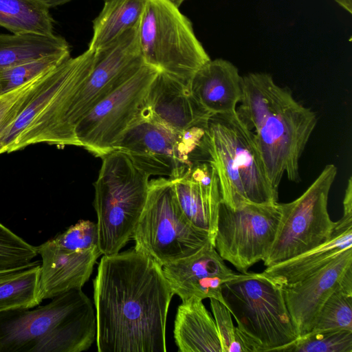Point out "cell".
Listing matches in <instances>:
<instances>
[{
	"instance_id": "14",
	"label": "cell",
	"mask_w": 352,
	"mask_h": 352,
	"mask_svg": "<svg viewBox=\"0 0 352 352\" xmlns=\"http://www.w3.org/2000/svg\"><path fill=\"white\" fill-rule=\"evenodd\" d=\"M352 272V247L320 270L282 286L285 302L298 336L310 331L322 305Z\"/></svg>"
},
{
	"instance_id": "28",
	"label": "cell",
	"mask_w": 352,
	"mask_h": 352,
	"mask_svg": "<svg viewBox=\"0 0 352 352\" xmlns=\"http://www.w3.org/2000/svg\"><path fill=\"white\" fill-rule=\"evenodd\" d=\"M278 352H352V331L346 329L311 330Z\"/></svg>"
},
{
	"instance_id": "17",
	"label": "cell",
	"mask_w": 352,
	"mask_h": 352,
	"mask_svg": "<svg viewBox=\"0 0 352 352\" xmlns=\"http://www.w3.org/2000/svg\"><path fill=\"white\" fill-rule=\"evenodd\" d=\"M172 182L184 216L194 227L208 232L214 241L221 196L213 166L209 162L197 163Z\"/></svg>"
},
{
	"instance_id": "21",
	"label": "cell",
	"mask_w": 352,
	"mask_h": 352,
	"mask_svg": "<svg viewBox=\"0 0 352 352\" xmlns=\"http://www.w3.org/2000/svg\"><path fill=\"white\" fill-rule=\"evenodd\" d=\"M202 300L192 297L177 308L173 333L179 352H222L215 321Z\"/></svg>"
},
{
	"instance_id": "12",
	"label": "cell",
	"mask_w": 352,
	"mask_h": 352,
	"mask_svg": "<svg viewBox=\"0 0 352 352\" xmlns=\"http://www.w3.org/2000/svg\"><path fill=\"white\" fill-rule=\"evenodd\" d=\"M158 72L145 64L90 111L75 128L77 146L100 157L114 151L123 135L146 118V94Z\"/></svg>"
},
{
	"instance_id": "4",
	"label": "cell",
	"mask_w": 352,
	"mask_h": 352,
	"mask_svg": "<svg viewBox=\"0 0 352 352\" xmlns=\"http://www.w3.org/2000/svg\"><path fill=\"white\" fill-rule=\"evenodd\" d=\"M93 303L81 289L30 309L0 313V352H81L96 338Z\"/></svg>"
},
{
	"instance_id": "18",
	"label": "cell",
	"mask_w": 352,
	"mask_h": 352,
	"mask_svg": "<svg viewBox=\"0 0 352 352\" xmlns=\"http://www.w3.org/2000/svg\"><path fill=\"white\" fill-rule=\"evenodd\" d=\"M37 250L41 257L39 291L42 301L69 290L81 289L102 254L98 246L84 251L66 252L43 243Z\"/></svg>"
},
{
	"instance_id": "9",
	"label": "cell",
	"mask_w": 352,
	"mask_h": 352,
	"mask_svg": "<svg viewBox=\"0 0 352 352\" xmlns=\"http://www.w3.org/2000/svg\"><path fill=\"white\" fill-rule=\"evenodd\" d=\"M135 250L162 266L187 257L214 239L194 227L177 201L172 180L149 181L147 200L133 232Z\"/></svg>"
},
{
	"instance_id": "29",
	"label": "cell",
	"mask_w": 352,
	"mask_h": 352,
	"mask_svg": "<svg viewBox=\"0 0 352 352\" xmlns=\"http://www.w3.org/2000/svg\"><path fill=\"white\" fill-rule=\"evenodd\" d=\"M70 52L23 61L0 70V94L17 88L69 58Z\"/></svg>"
},
{
	"instance_id": "20",
	"label": "cell",
	"mask_w": 352,
	"mask_h": 352,
	"mask_svg": "<svg viewBox=\"0 0 352 352\" xmlns=\"http://www.w3.org/2000/svg\"><path fill=\"white\" fill-rule=\"evenodd\" d=\"M349 247H352V218L342 216L328 241L298 256L266 267L263 272L280 285L293 283L320 270Z\"/></svg>"
},
{
	"instance_id": "25",
	"label": "cell",
	"mask_w": 352,
	"mask_h": 352,
	"mask_svg": "<svg viewBox=\"0 0 352 352\" xmlns=\"http://www.w3.org/2000/svg\"><path fill=\"white\" fill-rule=\"evenodd\" d=\"M0 26L13 34H54L50 8L40 0H0Z\"/></svg>"
},
{
	"instance_id": "1",
	"label": "cell",
	"mask_w": 352,
	"mask_h": 352,
	"mask_svg": "<svg viewBox=\"0 0 352 352\" xmlns=\"http://www.w3.org/2000/svg\"><path fill=\"white\" fill-rule=\"evenodd\" d=\"M99 352H166L174 293L162 267L135 248L103 255L93 281Z\"/></svg>"
},
{
	"instance_id": "6",
	"label": "cell",
	"mask_w": 352,
	"mask_h": 352,
	"mask_svg": "<svg viewBox=\"0 0 352 352\" xmlns=\"http://www.w3.org/2000/svg\"><path fill=\"white\" fill-rule=\"evenodd\" d=\"M101 158L94 206L98 248L102 254L111 255L132 239L147 200L150 176L123 151L114 150Z\"/></svg>"
},
{
	"instance_id": "22",
	"label": "cell",
	"mask_w": 352,
	"mask_h": 352,
	"mask_svg": "<svg viewBox=\"0 0 352 352\" xmlns=\"http://www.w3.org/2000/svg\"><path fill=\"white\" fill-rule=\"evenodd\" d=\"M78 60L69 57L45 73L33 87L19 113L0 135V154L8 148L47 105L67 80Z\"/></svg>"
},
{
	"instance_id": "26",
	"label": "cell",
	"mask_w": 352,
	"mask_h": 352,
	"mask_svg": "<svg viewBox=\"0 0 352 352\" xmlns=\"http://www.w3.org/2000/svg\"><path fill=\"white\" fill-rule=\"evenodd\" d=\"M39 262L0 278V313L32 309L42 300L39 291Z\"/></svg>"
},
{
	"instance_id": "11",
	"label": "cell",
	"mask_w": 352,
	"mask_h": 352,
	"mask_svg": "<svg viewBox=\"0 0 352 352\" xmlns=\"http://www.w3.org/2000/svg\"><path fill=\"white\" fill-rule=\"evenodd\" d=\"M337 168L327 164L297 199L280 204L281 217L265 267L289 259L328 241L337 222L328 213L327 203Z\"/></svg>"
},
{
	"instance_id": "3",
	"label": "cell",
	"mask_w": 352,
	"mask_h": 352,
	"mask_svg": "<svg viewBox=\"0 0 352 352\" xmlns=\"http://www.w3.org/2000/svg\"><path fill=\"white\" fill-rule=\"evenodd\" d=\"M243 97L236 109L252 130L272 186L284 175L300 182L299 160L316 126L315 112L295 100L267 73L243 76Z\"/></svg>"
},
{
	"instance_id": "36",
	"label": "cell",
	"mask_w": 352,
	"mask_h": 352,
	"mask_svg": "<svg viewBox=\"0 0 352 352\" xmlns=\"http://www.w3.org/2000/svg\"><path fill=\"white\" fill-rule=\"evenodd\" d=\"M340 7L352 14V0H334Z\"/></svg>"
},
{
	"instance_id": "35",
	"label": "cell",
	"mask_w": 352,
	"mask_h": 352,
	"mask_svg": "<svg viewBox=\"0 0 352 352\" xmlns=\"http://www.w3.org/2000/svg\"><path fill=\"white\" fill-rule=\"evenodd\" d=\"M49 8L65 4L72 0H40ZM104 1L107 0H103Z\"/></svg>"
},
{
	"instance_id": "2",
	"label": "cell",
	"mask_w": 352,
	"mask_h": 352,
	"mask_svg": "<svg viewBox=\"0 0 352 352\" xmlns=\"http://www.w3.org/2000/svg\"><path fill=\"white\" fill-rule=\"evenodd\" d=\"M145 64L139 24L95 53L86 50L60 89L8 153L43 142L77 146L74 130L78 122Z\"/></svg>"
},
{
	"instance_id": "34",
	"label": "cell",
	"mask_w": 352,
	"mask_h": 352,
	"mask_svg": "<svg viewBox=\"0 0 352 352\" xmlns=\"http://www.w3.org/2000/svg\"><path fill=\"white\" fill-rule=\"evenodd\" d=\"M343 215L352 217V179L351 177L348 180V184L345 190L343 200Z\"/></svg>"
},
{
	"instance_id": "8",
	"label": "cell",
	"mask_w": 352,
	"mask_h": 352,
	"mask_svg": "<svg viewBox=\"0 0 352 352\" xmlns=\"http://www.w3.org/2000/svg\"><path fill=\"white\" fill-rule=\"evenodd\" d=\"M139 41L146 65L188 86L195 72L210 60L191 21L170 0H146Z\"/></svg>"
},
{
	"instance_id": "16",
	"label": "cell",
	"mask_w": 352,
	"mask_h": 352,
	"mask_svg": "<svg viewBox=\"0 0 352 352\" xmlns=\"http://www.w3.org/2000/svg\"><path fill=\"white\" fill-rule=\"evenodd\" d=\"M146 118L178 131L207 121L212 116L193 96L190 86L159 71L146 97Z\"/></svg>"
},
{
	"instance_id": "24",
	"label": "cell",
	"mask_w": 352,
	"mask_h": 352,
	"mask_svg": "<svg viewBox=\"0 0 352 352\" xmlns=\"http://www.w3.org/2000/svg\"><path fill=\"white\" fill-rule=\"evenodd\" d=\"M69 52L67 41L54 34H1L0 70L23 61Z\"/></svg>"
},
{
	"instance_id": "7",
	"label": "cell",
	"mask_w": 352,
	"mask_h": 352,
	"mask_svg": "<svg viewBox=\"0 0 352 352\" xmlns=\"http://www.w3.org/2000/svg\"><path fill=\"white\" fill-rule=\"evenodd\" d=\"M221 294L254 352L274 351L297 338L282 286L263 272L242 273L223 284Z\"/></svg>"
},
{
	"instance_id": "13",
	"label": "cell",
	"mask_w": 352,
	"mask_h": 352,
	"mask_svg": "<svg viewBox=\"0 0 352 352\" xmlns=\"http://www.w3.org/2000/svg\"><path fill=\"white\" fill-rule=\"evenodd\" d=\"M280 217L278 202L246 204L232 209L221 201L214 246L224 261L246 273L268 256Z\"/></svg>"
},
{
	"instance_id": "30",
	"label": "cell",
	"mask_w": 352,
	"mask_h": 352,
	"mask_svg": "<svg viewBox=\"0 0 352 352\" xmlns=\"http://www.w3.org/2000/svg\"><path fill=\"white\" fill-rule=\"evenodd\" d=\"M37 247L16 235L0 223V272L20 270L38 263Z\"/></svg>"
},
{
	"instance_id": "32",
	"label": "cell",
	"mask_w": 352,
	"mask_h": 352,
	"mask_svg": "<svg viewBox=\"0 0 352 352\" xmlns=\"http://www.w3.org/2000/svg\"><path fill=\"white\" fill-rule=\"evenodd\" d=\"M222 352H254L233 324L228 309L220 301L210 298Z\"/></svg>"
},
{
	"instance_id": "37",
	"label": "cell",
	"mask_w": 352,
	"mask_h": 352,
	"mask_svg": "<svg viewBox=\"0 0 352 352\" xmlns=\"http://www.w3.org/2000/svg\"><path fill=\"white\" fill-rule=\"evenodd\" d=\"M26 269V268H25ZM24 270V269H23ZM20 270H14V271H8V272H0V278H4V277H6L8 276H10L18 271H20Z\"/></svg>"
},
{
	"instance_id": "31",
	"label": "cell",
	"mask_w": 352,
	"mask_h": 352,
	"mask_svg": "<svg viewBox=\"0 0 352 352\" xmlns=\"http://www.w3.org/2000/svg\"><path fill=\"white\" fill-rule=\"evenodd\" d=\"M48 246L62 251H84L98 247L97 223L80 220L65 232L44 242Z\"/></svg>"
},
{
	"instance_id": "19",
	"label": "cell",
	"mask_w": 352,
	"mask_h": 352,
	"mask_svg": "<svg viewBox=\"0 0 352 352\" xmlns=\"http://www.w3.org/2000/svg\"><path fill=\"white\" fill-rule=\"evenodd\" d=\"M190 88L211 115L232 113L243 97V76L231 62L210 59L195 72Z\"/></svg>"
},
{
	"instance_id": "27",
	"label": "cell",
	"mask_w": 352,
	"mask_h": 352,
	"mask_svg": "<svg viewBox=\"0 0 352 352\" xmlns=\"http://www.w3.org/2000/svg\"><path fill=\"white\" fill-rule=\"evenodd\" d=\"M323 329L352 331V272L347 274L320 309L311 330Z\"/></svg>"
},
{
	"instance_id": "15",
	"label": "cell",
	"mask_w": 352,
	"mask_h": 352,
	"mask_svg": "<svg viewBox=\"0 0 352 352\" xmlns=\"http://www.w3.org/2000/svg\"><path fill=\"white\" fill-rule=\"evenodd\" d=\"M162 271L174 294L182 301L196 297L214 298L223 304V284L242 274L226 265L212 242L187 257L162 266Z\"/></svg>"
},
{
	"instance_id": "10",
	"label": "cell",
	"mask_w": 352,
	"mask_h": 352,
	"mask_svg": "<svg viewBox=\"0 0 352 352\" xmlns=\"http://www.w3.org/2000/svg\"><path fill=\"white\" fill-rule=\"evenodd\" d=\"M208 121L178 131L144 118L123 135L115 150L126 152L149 176L175 179L194 164L209 162Z\"/></svg>"
},
{
	"instance_id": "38",
	"label": "cell",
	"mask_w": 352,
	"mask_h": 352,
	"mask_svg": "<svg viewBox=\"0 0 352 352\" xmlns=\"http://www.w3.org/2000/svg\"><path fill=\"white\" fill-rule=\"evenodd\" d=\"M172 1L174 4H175L179 8V6L186 0H170Z\"/></svg>"
},
{
	"instance_id": "23",
	"label": "cell",
	"mask_w": 352,
	"mask_h": 352,
	"mask_svg": "<svg viewBox=\"0 0 352 352\" xmlns=\"http://www.w3.org/2000/svg\"><path fill=\"white\" fill-rule=\"evenodd\" d=\"M146 0H107L93 21V36L88 49L96 52L140 23Z\"/></svg>"
},
{
	"instance_id": "33",
	"label": "cell",
	"mask_w": 352,
	"mask_h": 352,
	"mask_svg": "<svg viewBox=\"0 0 352 352\" xmlns=\"http://www.w3.org/2000/svg\"><path fill=\"white\" fill-rule=\"evenodd\" d=\"M45 73L17 88L0 94V135L14 120L30 91Z\"/></svg>"
},
{
	"instance_id": "5",
	"label": "cell",
	"mask_w": 352,
	"mask_h": 352,
	"mask_svg": "<svg viewBox=\"0 0 352 352\" xmlns=\"http://www.w3.org/2000/svg\"><path fill=\"white\" fill-rule=\"evenodd\" d=\"M207 139L223 203L236 209L246 204L278 202V190L267 177L255 135L237 111L212 115Z\"/></svg>"
}]
</instances>
